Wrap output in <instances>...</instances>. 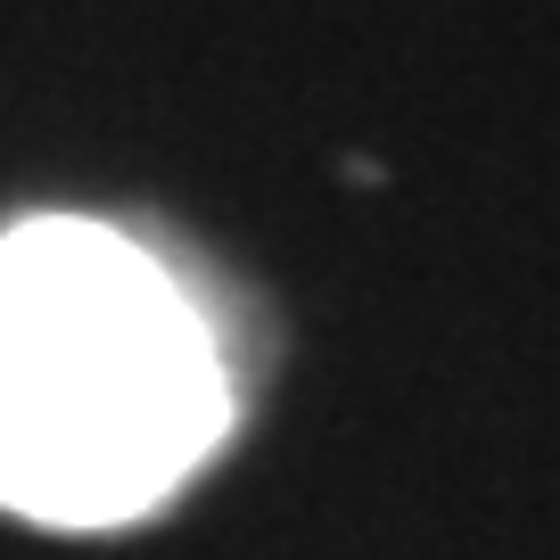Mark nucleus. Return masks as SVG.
I'll use <instances>...</instances> for the list:
<instances>
[{"instance_id": "f257e3e1", "label": "nucleus", "mask_w": 560, "mask_h": 560, "mask_svg": "<svg viewBox=\"0 0 560 560\" xmlns=\"http://www.w3.org/2000/svg\"><path fill=\"white\" fill-rule=\"evenodd\" d=\"M223 420L214 330L158 256L74 214L0 240V511L132 520L214 454Z\"/></svg>"}]
</instances>
